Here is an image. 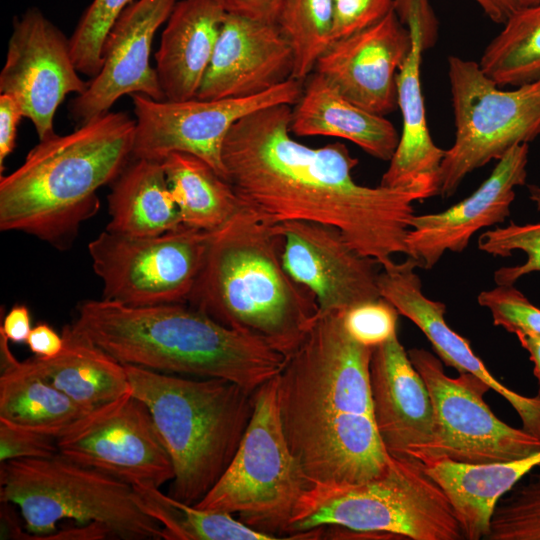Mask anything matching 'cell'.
<instances>
[{"label": "cell", "instance_id": "11", "mask_svg": "<svg viewBox=\"0 0 540 540\" xmlns=\"http://www.w3.org/2000/svg\"><path fill=\"white\" fill-rule=\"evenodd\" d=\"M211 234L184 225L146 237L105 229L88 244L103 299L132 307L187 303Z\"/></svg>", "mask_w": 540, "mask_h": 540}, {"label": "cell", "instance_id": "26", "mask_svg": "<svg viewBox=\"0 0 540 540\" xmlns=\"http://www.w3.org/2000/svg\"><path fill=\"white\" fill-rule=\"evenodd\" d=\"M424 464L447 496L464 539H486L499 500L536 466L540 451L511 461L464 463L437 458Z\"/></svg>", "mask_w": 540, "mask_h": 540}, {"label": "cell", "instance_id": "10", "mask_svg": "<svg viewBox=\"0 0 540 540\" xmlns=\"http://www.w3.org/2000/svg\"><path fill=\"white\" fill-rule=\"evenodd\" d=\"M455 138L445 150L438 195L451 197L478 168L540 135V80L503 90L478 62L448 57Z\"/></svg>", "mask_w": 540, "mask_h": 540}, {"label": "cell", "instance_id": "31", "mask_svg": "<svg viewBox=\"0 0 540 540\" xmlns=\"http://www.w3.org/2000/svg\"><path fill=\"white\" fill-rule=\"evenodd\" d=\"M138 506L162 527L164 540H275L226 512L206 510L164 494L151 484L132 485Z\"/></svg>", "mask_w": 540, "mask_h": 540}, {"label": "cell", "instance_id": "44", "mask_svg": "<svg viewBox=\"0 0 540 540\" xmlns=\"http://www.w3.org/2000/svg\"><path fill=\"white\" fill-rule=\"evenodd\" d=\"M31 329V316L28 307L23 304H16L4 316L0 326V333L8 341L19 344L26 343Z\"/></svg>", "mask_w": 540, "mask_h": 540}, {"label": "cell", "instance_id": "20", "mask_svg": "<svg viewBox=\"0 0 540 540\" xmlns=\"http://www.w3.org/2000/svg\"><path fill=\"white\" fill-rule=\"evenodd\" d=\"M529 145L511 148L484 182L448 209L414 215L406 237L407 256L432 269L446 251H464L479 230L503 223L511 214L515 188L526 184Z\"/></svg>", "mask_w": 540, "mask_h": 540}, {"label": "cell", "instance_id": "39", "mask_svg": "<svg viewBox=\"0 0 540 540\" xmlns=\"http://www.w3.org/2000/svg\"><path fill=\"white\" fill-rule=\"evenodd\" d=\"M57 438L0 418V463L58 455Z\"/></svg>", "mask_w": 540, "mask_h": 540}, {"label": "cell", "instance_id": "29", "mask_svg": "<svg viewBox=\"0 0 540 540\" xmlns=\"http://www.w3.org/2000/svg\"><path fill=\"white\" fill-rule=\"evenodd\" d=\"M106 230L129 236H156L182 226L162 163L132 159L107 197Z\"/></svg>", "mask_w": 540, "mask_h": 540}, {"label": "cell", "instance_id": "33", "mask_svg": "<svg viewBox=\"0 0 540 540\" xmlns=\"http://www.w3.org/2000/svg\"><path fill=\"white\" fill-rule=\"evenodd\" d=\"M276 24L292 49L293 78L306 80L333 43V0H284Z\"/></svg>", "mask_w": 540, "mask_h": 540}, {"label": "cell", "instance_id": "42", "mask_svg": "<svg viewBox=\"0 0 540 540\" xmlns=\"http://www.w3.org/2000/svg\"><path fill=\"white\" fill-rule=\"evenodd\" d=\"M228 13L276 24L284 0H221Z\"/></svg>", "mask_w": 540, "mask_h": 540}, {"label": "cell", "instance_id": "22", "mask_svg": "<svg viewBox=\"0 0 540 540\" xmlns=\"http://www.w3.org/2000/svg\"><path fill=\"white\" fill-rule=\"evenodd\" d=\"M418 262L410 256L382 267L378 275L381 297L414 323L430 341L438 358L458 373H471L503 397L516 411L522 428L540 438V396L527 397L502 384L474 353L470 342L445 321L446 305L429 299L416 272Z\"/></svg>", "mask_w": 540, "mask_h": 540}, {"label": "cell", "instance_id": "43", "mask_svg": "<svg viewBox=\"0 0 540 540\" xmlns=\"http://www.w3.org/2000/svg\"><path fill=\"white\" fill-rule=\"evenodd\" d=\"M26 344L36 357L51 358L61 352L64 339L50 325L41 322L32 327Z\"/></svg>", "mask_w": 540, "mask_h": 540}, {"label": "cell", "instance_id": "35", "mask_svg": "<svg viewBox=\"0 0 540 540\" xmlns=\"http://www.w3.org/2000/svg\"><path fill=\"white\" fill-rule=\"evenodd\" d=\"M133 0H93L69 38L71 54L80 74L95 77L102 66L105 39L119 15Z\"/></svg>", "mask_w": 540, "mask_h": 540}, {"label": "cell", "instance_id": "32", "mask_svg": "<svg viewBox=\"0 0 540 540\" xmlns=\"http://www.w3.org/2000/svg\"><path fill=\"white\" fill-rule=\"evenodd\" d=\"M484 49L479 66L497 86L540 80V4L513 15Z\"/></svg>", "mask_w": 540, "mask_h": 540}, {"label": "cell", "instance_id": "27", "mask_svg": "<svg viewBox=\"0 0 540 540\" xmlns=\"http://www.w3.org/2000/svg\"><path fill=\"white\" fill-rule=\"evenodd\" d=\"M0 333V418L58 438L93 411L75 403L33 365L12 354Z\"/></svg>", "mask_w": 540, "mask_h": 540}, {"label": "cell", "instance_id": "8", "mask_svg": "<svg viewBox=\"0 0 540 540\" xmlns=\"http://www.w3.org/2000/svg\"><path fill=\"white\" fill-rule=\"evenodd\" d=\"M0 501L19 507L25 529L14 539H39L61 520L98 522L115 538L162 539V527L138 506L132 485L61 455L0 463Z\"/></svg>", "mask_w": 540, "mask_h": 540}, {"label": "cell", "instance_id": "15", "mask_svg": "<svg viewBox=\"0 0 540 540\" xmlns=\"http://www.w3.org/2000/svg\"><path fill=\"white\" fill-rule=\"evenodd\" d=\"M79 74L69 39L42 11L33 7L14 18L0 93L17 100L39 141L55 134V113L65 97L88 88Z\"/></svg>", "mask_w": 540, "mask_h": 540}, {"label": "cell", "instance_id": "1", "mask_svg": "<svg viewBox=\"0 0 540 540\" xmlns=\"http://www.w3.org/2000/svg\"><path fill=\"white\" fill-rule=\"evenodd\" d=\"M291 105L269 106L238 120L222 150L227 181L241 206L274 226L311 221L338 228L360 254L381 267L407 255L406 237L418 193L357 183L347 147H309L292 137Z\"/></svg>", "mask_w": 540, "mask_h": 540}, {"label": "cell", "instance_id": "30", "mask_svg": "<svg viewBox=\"0 0 540 540\" xmlns=\"http://www.w3.org/2000/svg\"><path fill=\"white\" fill-rule=\"evenodd\" d=\"M161 163L184 226L213 232L242 208L232 185L202 159L173 152Z\"/></svg>", "mask_w": 540, "mask_h": 540}, {"label": "cell", "instance_id": "40", "mask_svg": "<svg viewBox=\"0 0 540 540\" xmlns=\"http://www.w3.org/2000/svg\"><path fill=\"white\" fill-rule=\"evenodd\" d=\"M394 0H333V42L366 29L382 20Z\"/></svg>", "mask_w": 540, "mask_h": 540}, {"label": "cell", "instance_id": "7", "mask_svg": "<svg viewBox=\"0 0 540 540\" xmlns=\"http://www.w3.org/2000/svg\"><path fill=\"white\" fill-rule=\"evenodd\" d=\"M326 526L386 532L401 539H464L444 491L414 458L391 456L382 476L362 484L310 486L285 535L304 539V533Z\"/></svg>", "mask_w": 540, "mask_h": 540}, {"label": "cell", "instance_id": "23", "mask_svg": "<svg viewBox=\"0 0 540 540\" xmlns=\"http://www.w3.org/2000/svg\"><path fill=\"white\" fill-rule=\"evenodd\" d=\"M370 392L375 425L387 453L417 460L434 439V410L426 383L397 333L373 349Z\"/></svg>", "mask_w": 540, "mask_h": 540}, {"label": "cell", "instance_id": "3", "mask_svg": "<svg viewBox=\"0 0 540 540\" xmlns=\"http://www.w3.org/2000/svg\"><path fill=\"white\" fill-rule=\"evenodd\" d=\"M70 326L123 365L225 379L252 392L276 377L286 360L264 341L188 303L132 307L85 300Z\"/></svg>", "mask_w": 540, "mask_h": 540}, {"label": "cell", "instance_id": "46", "mask_svg": "<svg viewBox=\"0 0 540 540\" xmlns=\"http://www.w3.org/2000/svg\"><path fill=\"white\" fill-rule=\"evenodd\" d=\"M115 538L112 531L104 524L91 522L83 527H72L54 531L42 536V540H103Z\"/></svg>", "mask_w": 540, "mask_h": 540}, {"label": "cell", "instance_id": "25", "mask_svg": "<svg viewBox=\"0 0 540 540\" xmlns=\"http://www.w3.org/2000/svg\"><path fill=\"white\" fill-rule=\"evenodd\" d=\"M306 80L302 94L291 110L292 134L342 138L374 158L391 159L399 135L385 116L357 106L317 72L311 73Z\"/></svg>", "mask_w": 540, "mask_h": 540}, {"label": "cell", "instance_id": "47", "mask_svg": "<svg viewBox=\"0 0 540 540\" xmlns=\"http://www.w3.org/2000/svg\"><path fill=\"white\" fill-rule=\"evenodd\" d=\"M514 335L517 337L520 345L528 352L530 360L534 365L533 373L539 384L538 395L540 396V335L524 332H516Z\"/></svg>", "mask_w": 540, "mask_h": 540}, {"label": "cell", "instance_id": "9", "mask_svg": "<svg viewBox=\"0 0 540 540\" xmlns=\"http://www.w3.org/2000/svg\"><path fill=\"white\" fill-rule=\"evenodd\" d=\"M311 486L281 425L276 377L254 392V410L228 468L196 507L237 513L239 520L277 539Z\"/></svg>", "mask_w": 540, "mask_h": 540}, {"label": "cell", "instance_id": "4", "mask_svg": "<svg viewBox=\"0 0 540 540\" xmlns=\"http://www.w3.org/2000/svg\"><path fill=\"white\" fill-rule=\"evenodd\" d=\"M136 120L107 112L66 135L39 141L22 165L0 178V229L65 248L96 214L97 191L132 160Z\"/></svg>", "mask_w": 540, "mask_h": 540}, {"label": "cell", "instance_id": "14", "mask_svg": "<svg viewBox=\"0 0 540 540\" xmlns=\"http://www.w3.org/2000/svg\"><path fill=\"white\" fill-rule=\"evenodd\" d=\"M57 445L65 459L130 485L161 487L174 478L150 410L132 393L80 419Z\"/></svg>", "mask_w": 540, "mask_h": 540}, {"label": "cell", "instance_id": "24", "mask_svg": "<svg viewBox=\"0 0 540 540\" xmlns=\"http://www.w3.org/2000/svg\"><path fill=\"white\" fill-rule=\"evenodd\" d=\"M226 13L221 0L176 3L155 54V70L165 100L196 98Z\"/></svg>", "mask_w": 540, "mask_h": 540}, {"label": "cell", "instance_id": "38", "mask_svg": "<svg viewBox=\"0 0 540 540\" xmlns=\"http://www.w3.org/2000/svg\"><path fill=\"white\" fill-rule=\"evenodd\" d=\"M398 316L396 308L380 297L349 308L343 324L356 342L374 349L397 333Z\"/></svg>", "mask_w": 540, "mask_h": 540}, {"label": "cell", "instance_id": "21", "mask_svg": "<svg viewBox=\"0 0 540 540\" xmlns=\"http://www.w3.org/2000/svg\"><path fill=\"white\" fill-rule=\"evenodd\" d=\"M292 49L278 28L226 13L196 98H241L264 93L293 78Z\"/></svg>", "mask_w": 540, "mask_h": 540}, {"label": "cell", "instance_id": "12", "mask_svg": "<svg viewBox=\"0 0 540 540\" xmlns=\"http://www.w3.org/2000/svg\"><path fill=\"white\" fill-rule=\"evenodd\" d=\"M409 358L433 404L435 435L418 457L425 463L448 458L464 463L511 461L540 451V438L500 420L484 400L490 387L471 373L448 376L430 351L412 348Z\"/></svg>", "mask_w": 540, "mask_h": 540}, {"label": "cell", "instance_id": "28", "mask_svg": "<svg viewBox=\"0 0 540 540\" xmlns=\"http://www.w3.org/2000/svg\"><path fill=\"white\" fill-rule=\"evenodd\" d=\"M62 336L64 346L59 354L31 358L56 388L89 411L132 393L123 364L75 333L70 325L63 328Z\"/></svg>", "mask_w": 540, "mask_h": 540}, {"label": "cell", "instance_id": "45", "mask_svg": "<svg viewBox=\"0 0 540 540\" xmlns=\"http://www.w3.org/2000/svg\"><path fill=\"white\" fill-rule=\"evenodd\" d=\"M497 24L506 23L513 15L540 4V0H473Z\"/></svg>", "mask_w": 540, "mask_h": 540}, {"label": "cell", "instance_id": "36", "mask_svg": "<svg viewBox=\"0 0 540 540\" xmlns=\"http://www.w3.org/2000/svg\"><path fill=\"white\" fill-rule=\"evenodd\" d=\"M478 249L495 257H508L520 250L527 255L525 263L501 267L494 272L496 285H514L524 275L540 272V223L497 227L483 232L478 238Z\"/></svg>", "mask_w": 540, "mask_h": 540}, {"label": "cell", "instance_id": "19", "mask_svg": "<svg viewBox=\"0 0 540 540\" xmlns=\"http://www.w3.org/2000/svg\"><path fill=\"white\" fill-rule=\"evenodd\" d=\"M411 45L392 9L376 24L334 41L314 72L357 106L385 116L397 107V75Z\"/></svg>", "mask_w": 540, "mask_h": 540}, {"label": "cell", "instance_id": "18", "mask_svg": "<svg viewBox=\"0 0 540 540\" xmlns=\"http://www.w3.org/2000/svg\"><path fill=\"white\" fill-rule=\"evenodd\" d=\"M395 12L409 30L412 45L397 75L402 131L379 185L412 190L424 200L438 195L439 172L445 154L430 135L420 81L425 39L433 34L436 17L428 0H402Z\"/></svg>", "mask_w": 540, "mask_h": 540}, {"label": "cell", "instance_id": "13", "mask_svg": "<svg viewBox=\"0 0 540 540\" xmlns=\"http://www.w3.org/2000/svg\"><path fill=\"white\" fill-rule=\"evenodd\" d=\"M303 81L291 78L258 95L184 101L154 100L133 94L136 127L132 159L161 162L173 152L194 155L227 180L222 159L225 138L244 116L274 105H295Z\"/></svg>", "mask_w": 540, "mask_h": 540}, {"label": "cell", "instance_id": "6", "mask_svg": "<svg viewBox=\"0 0 540 540\" xmlns=\"http://www.w3.org/2000/svg\"><path fill=\"white\" fill-rule=\"evenodd\" d=\"M169 453V495L195 505L231 463L254 410V392L225 379H189L124 365Z\"/></svg>", "mask_w": 540, "mask_h": 540}, {"label": "cell", "instance_id": "41", "mask_svg": "<svg viewBox=\"0 0 540 540\" xmlns=\"http://www.w3.org/2000/svg\"><path fill=\"white\" fill-rule=\"evenodd\" d=\"M24 117L21 106L9 94L0 93V172L4 169V162L14 150L17 126Z\"/></svg>", "mask_w": 540, "mask_h": 540}, {"label": "cell", "instance_id": "37", "mask_svg": "<svg viewBox=\"0 0 540 540\" xmlns=\"http://www.w3.org/2000/svg\"><path fill=\"white\" fill-rule=\"evenodd\" d=\"M478 304L487 308L493 324L510 333L540 335V308L533 305L514 285H497L477 296Z\"/></svg>", "mask_w": 540, "mask_h": 540}, {"label": "cell", "instance_id": "2", "mask_svg": "<svg viewBox=\"0 0 540 540\" xmlns=\"http://www.w3.org/2000/svg\"><path fill=\"white\" fill-rule=\"evenodd\" d=\"M372 353L348 334L343 313H318L276 376L283 432L311 486L362 484L389 467L373 415Z\"/></svg>", "mask_w": 540, "mask_h": 540}, {"label": "cell", "instance_id": "48", "mask_svg": "<svg viewBox=\"0 0 540 540\" xmlns=\"http://www.w3.org/2000/svg\"><path fill=\"white\" fill-rule=\"evenodd\" d=\"M529 198L535 203L536 208L540 210V187L537 185H528Z\"/></svg>", "mask_w": 540, "mask_h": 540}, {"label": "cell", "instance_id": "5", "mask_svg": "<svg viewBox=\"0 0 540 540\" xmlns=\"http://www.w3.org/2000/svg\"><path fill=\"white\" fill-rule=\"evenodd\" d=\"M187 303L222 325L290 355L319 313L281 260V238L243 207L213 231Z\"/></svg>", "mask_w": 540, "mask_h": 540}, {"label": "cell", "instance_id": "16", "mask_svg": "<svg viewBox=\"0 0 540 540\" xmlns=\"http://www.w3.org/2000/svg\"><path fill=\"white\" fill-rule=\"evenodd\" d=\"M281 238L285 270L316 298L319 313L341 312L380 298V265L357 252L342 232L311 221H286L274 225Z\"/></svg>", "mask_w": 540, "mask_h": 540}, {"label": "cell", "instance_id": "34", "mask_svg": "<svg viewBox=\"0 0 540 540\" xmlns=\"http://www.w3.org/2000/svg\"><path fill=\"white\" fill-rule=\"evenodd\" d=\"M486 540H540V474L518 482L499 500Z\"/></svg>", "mask_w": 540, "mask_h": 540}, {"label": "cell", "instance_id": "17", "mask_svg": "<svg viewBox=\"0 0 540 540\" xmlns=\"http://www.w3.org/2000/svg\"><path fill=\"white\" fill-rule=\"evenodd\" d=\"M177 2L137 0L123 10L105 39L99 73L69 103L74 121L82 124L109 112L124 95L165 100L150 54L156 31L167 22Z\"/></svg>", "mask_w": 540, "mask_h": 540}]
</instances>
